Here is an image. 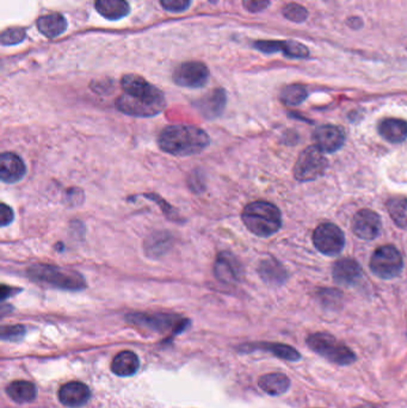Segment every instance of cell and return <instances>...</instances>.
Instances as JSON below:
<instances>
[{"instance_id": "cell-20", "label": "cell", "mask_w": 407, "mask_h": 408, "mask_svg": "<svg viewBox=\"0 0 407 408\" xmlns=\"http://www.w3.org/2000/svg\"><path fill=\"white\" fill-rule=\"evenodd\" d=\"M258 274L260 278L270 285H281L288 278L287 270L273 258H268L260 262Z\"/></svg>"}, {"instance_id": "cell-19", "label": "cell", "mask_w": 407, "mask_h": 408, "mask_svg": "<svg viewBox=\"0 0 407 408\" xmlns=\"http://www.w3.org/2000/svg\"><path fill=\"white\" fill-rule=\"evenodd\" d=\"M139 368V357L132 351H121L111 362V372L121 377L133 376Z\"/></svg>"}, {"instance_id": "cell-22", "label": "cell", "mask_w": 407, "mask_h": 408, "mask_svg": "<svg viewBox=\"0 0 407 408\" xmlns=\"http://www.w3.org/2000/svg\"><path fill=\"white\" fill-rule=\"evenodd\" d=\"M95 9L109 21L123 19L130 14V4L125 0H96Z\"/></svg>"}, {"instance_id": "cell-3", "label": "cell", "mask_w": 407, "mask_h": 408, "mask_svg": "<svg viewBox=\"0 0 407 408\" xmlns=\"http://www.w3.org/2000/svg\"><path fill=\"white\" fill-rule=\"evenodd\" d=\"M241 220L251 233L269 238L282 227V214L278 206L267 201H256L244 208Z\"/></svg>"}, {"instance_id": "cell-7", "label": "cell", "mask_w": 407, "mask_h": 408, "mask_svg": "<svg viewBox=\"0 0 407 408\" xmlns=\"http://www.w3.org/2000/svg\"><path fill=\"white\" fill-rule=\"evenodd\" d=\"M403 267V256L392 245L376 248L370 258V269L375 276L382 280L395 278L400 275Z\"/></svg>"}, {"instance_id": "cell-40", "label": "cell", "mask_w": 407, "mask_h": 408, "mask_svg": "<svg viewBox=\"0 0 407 408\" xmlns=\"http://www.w3.org/2000/svg\"><path fill=\"white\" fill-rule=\"evenodd\" d=\"M356 408H375L373 407V406H370V405H362V406H358V407Z\"/></svg>"}, {"instance_id": "cell-6", "label": "cell", "mask_w": 407, "mask_h": 408, "mask_svg": "<svg viewBox=\"0 0 407 408\" xmlns=\"http://www.w3.org/2000/svg\"><path fill=\"white\" fill-rule=\"evenodd\" d=\"M125 319L132 325L160 333L169 331L181 332L188 325V320L170 313H132Z\"/></svg>"}, {"instance_id": "cell-8", "label": "cell", "mask_w": 407, "mask_h": 408, "mask_svg": "<svg viewBox=\"0 0 407 408\" xmlns=\"http://www.w3.org/2000/svg\"><path fill=\"white\" fill-rule=\"evenodd\" d=\"M323 153L317 146L307 147L301 152L294 167V176L299 182H310L324 175L328 160Z\"/></svg>"}, {"instance_id": "cell-10", "label": "cell", "mask_w": 407, "mask_h": 408, "mask_svg": "<svg viewBox=\"0 0 407 408\" xmlns=\"http://www.w3.org/2000/svg\"><path fill=\"white\" fill-rule=\"evenodd\" d=\"M208 78L209 71L207 66L197 61L180 64L173 73L175 83L182 88H202L208 82Z\"/></svg>"}, {"instance_id": "cell-1", "label": "cell", "mask_w": 407, "mask_h": 408, "mask_svg": "<svg viewBox=\"0 0 407 408\" xmlns=\"http://www.w3.org/2000/svg\"><path fill=\"white\" fill-rule=\"evenodd\" d=\"M123 93L116 101V108L125 115L153 117L165 110L166 99L159 88L136 74H127L121 79Z\"/></svg>"}, {"instance_id": "cell-34", "label": "cell", "mask_w": 407, "mask_h": 408, "mask_svg": "<svg viewBox=\"0 0 407 408\" xmlns=\"http://www.w3.org/2000/svg\"><path fill=\"white\" fill-rule=\"evenodd\" d=\"M164 9L172 12H182L189 8L191 0H160Z\"/></svg>"}, {"instance_id": "cell-18", "label": "cell", "mask_w": 407, "mask_h": 408, "mask_svg": "<svg viewBox=\"0 0 407 408\" xmlns=\"http://www.w3.org/2000/svg\"><path fill=\"white\" fill-rule=\"evenodd\" d=\"M379 134L391 143H402L407 140V121L384 119L379 123Z\"/></svg>"}, {"instance_id": "cell-32", "label": "cell", "mask_w": 407, "mask_h": 408, "mask_svg": "<svg viewBox=\"0 0 407 408\" xmlns=\"http://www.w3.org/2000/svg\"><path fill=\"white\" fill-rule=\"evenodd\" d=\"M25 335V327L22 325L3 326L1 340L4 341H19Z\"/></svg>"}, {"instance_id": "cell-23", "label": "cell", "mask_w": 407, "mask_h": 408, "mask_svg": "<svg viewBox=\"0 0 407 408\" xmlns=\"http://www.w3.org/2000/svg\"><path fill=\"white\" fill-rule=\"evenodd\" d=\"M6 394L16 404H27L36 398V387L29 381H14L6 387Z\"/></svg>"}, {"instance_id": "cell-36", "label": "cell", "mask_w": 407, "mask_h": 408, "mask_svg": "<svg viewBox=\"0 0 407 408\" xmlns=\"http://www.w3.org/2000/svg\"><path fill=\"white\" fill-rule=\"evenodd\" d=\"M188 184H189L190 190H193L194 193H202L204 188H206L204 177L201 175V172H193V173L189 176Z\"/></svg>"}, {"instance_id": "cell-28", "label": "cell", "mask_w": 407, "mask_h": 408, "mask_svg": "<svg viewBox=\"0 0 407 408\" xmlns=\"http://www.w3.org/2000/svg\"><path fill=\"white\" fill-rule=\"evenodd\" d=\"M307 97H308L307 88L299 84L288 85L281 91V101L287 106H300L301 103L306 101Z\"/></svg>"}, {"instance_id": "cell-25", "label": "cell", "mask_w": 407, "mask_h": 408, "mask_svg": "<svg viewBox=\"0 0 407 408\" xmlns=\"http://www.w3.org/2000/svg\"><path fill=\"white\" fill-rule=\"evenodd\" d=\"M37 29L42 35L49 37V38H54L65 32L67 29V22L62 14H47V16H42L41 19H38Z\"/></svg>"}, {"instance_id": "cell-29", "label": "cell", "mask_w": 407, "mask_h": 408, "mask_svg": "<svg viewBox=\"0 0 407 408\" xmlns=\"http://www.w3.org/2000/svg\"><path fill=\"white\" fill-rule=\"evenodd\" d=\"M282 14L284 19L291 21L293 23H304L308 19V11L305 6L296 3L288 4L283 8Z\"/></svg>"}, {"instance_id": "cell-21", "label": "cell", "mask_w": 407, "mask_h": 408, "mask_svg": "<svg viewBox=\"0 0 407 408\" xmlns=\"http://www.w3.org/2000/svg\"><path fill=\"white\" fill-rule=\"evenodd\" d=\"M172 240V235L169 232H156L151 234L145 240V253L149 258H160L171 248Z\"/></svg>"}, {"instance_id": "cell-38", "label": "cell", "mask_w": 407, "mask_h": 408, "mask_svg": "<svg viewBox=\"0 0 407 408\" xmlns=\"http://www.w3.org/2000/svg\"><path fill=\"white\" fill-rule=\"evenodd\" d=\"M19 291H21V289H17V288H12V287H6V285H3V287H1V300L5 301L6 298L14 296V295L19 293Z\"/></svg>"}, {"instance_id": "cell-33", "label": "cell", "mask_w": 407, "mask_h": 408, "mask_svg": "<svg viewBox=\"0 0 407 408\" xmlns=\"http://www.w3.org/2000/svg\"><path fill=\"white\" fill-rule=\"evenodd\" d=\"M145 197L148 198V200H151L153 202L158 203V206H160V209H162V213L165 214V215L170 219V220L173 221H181V217H180V214L177 213L176 209L175 208H172L169 203L165 202L164 200L157 196L156 193H147V195H145Z\"/></svg>"}, {"instance_id": "cell-9", "label": "cell", "mask_w": 407, "mask_h": 408, "mask_svg": "<svg viewBox=\"0 0 407 408\" xmlns=\"http://www.w3.org/2000/svg\"><path fill=\"white\" fill-rule=\"evenodd\" d=\"M315 248L325 256H338L345 245V237L342 230L333 224H323L313 233Z\"/></svg>"}, {"instance_id": "cell-12", "label": "cell", "mask_w": 407, "mask_h": 408, "mask_svg": "<svg viewBox=\"0 0 407 408\" xmlns=\"http://www.w3.org/2000/svg\"><path fill=\"white\" fill-rule=\"evenodd\" d=\"M314 141L320 151L334 153L339 151L345 143V132L342 127L325 124L315 130Z\"/></svg>"}, {"instance_id": "cell-26", "label": "cell", "mask_w": 407, "mask_h": 408, "mask_svg": "<svg viewBox=\"0 0 407 408\" xmlns=\"http://www.w3.org/2000/svg\"><path fill=\"white\" fill-rule=\"evenodd\" d=\"M386 206L394 224L400 228H407V198L403 196L389 198Z\"/></svg>"}, {"instance_id": "cell-16", "label": "cell", "mask_w": 407, "mask_h": 408, "mask_svg": "<svg viewBox=\"0 0 407 408\" xmlns=\"http://www.w3.org/2000/svg\"><path fill=\"white\" fill-rule=\"evenodd\" d=\"M332 276L337 285L350 287L361 280L362 267L355 259L343 258L334 263Z\"/></svg>"}, {"instance_id": "cell-13", "label": "cell", "mask_w": 407, "mask_h": 408, "mask_svg": "<svg viewBox=\"0 0 407 408\" xmlns=\"http://www.w3.org/2000/svg\"><path fill=\"white\" fill-rule=\"evenodd\" d=\"M214 275L225 285L238 283L241 280V264L231 253L220 252L214 264Z\"/></svg>"}, {"instance_id": "cell-11", "label": "cell", "mask_w": 407, "mask_h": 408, "mask_svg": "<svg viewBox=\"0 0 407 408\" xmlns=\"http://www.w3.org/2000/svg\"><path fill=\"white\" fill-rule=\"evenodd\" d=\"M381 227L382 222L379 214L370 209L357 211L352 220V230L362 240H373L376 238Z\"/></svg>"}, {"instance_id": "cell-27", "label": "cell", "mask_w": 407, "mask_h": 408, "mask_svg": "<svg viewBox=\"0 0 407 408\" xmlns=\"http://www.w3.org/2000/svg\"><path fill=\"white\" fill-rule=\"evenodd\" d=\"M255 349L264 350L268 352L273 353V356L288 361V362H296L300 359V353L292 346L286 344H278V343H260L256 345Z\"/></svg>"}, {"instance_id": "cell-31", "label": "cell", "mask_w": 407, "mask_h": 408, "mask_svg": "<svg viewBox=\"0 0 407 408\" xmlns=\"http://www.w3.org/2000/svg\"><path fill=\"white\" fill-rule=\"evenodd\" d=\"M25 32L22 28H10L1 34V45L3 46H14L24 41Z\"/></svg>"}, {"instance_id": "cell-14", "label": "cell", "mask_w": 407, "mask_h": 408, "mask_svg": "<svg viewBox=\"0 0 407 408\" xmlns=\"http://www.w3.org/2000/svg\"><path fill=\"white\" fill-rule=\"evenodd\" d=\"M25 173L27 166L18 154L5 152L0 156V179L3 183H17L24 178Z\"/></svg>"}, {"instance_id": "cell-5", "label": "cell", "mask_w": 407, "mask_h": 408, "mask_svg": "<svg viewBox=\"0 0 407 408\" xmlns=\"http://www.w3.org/2000/svg\"><path fill=\"white\" fill-rule=\"evenodd\" d=\"M307 345L315 353L328 359L329 362L349 365L356 361V355L352 349L339 343L333 335L329 333H314L307 338Z\"/></svg>"}, {"instance_id": "cell-24", "label": "cell", "mask_w": 407, "mask_h": 408, "mask_svg": "<svg viewBox=\"0 0 407 408\" xmlns=\"http://www.w3.org/2000/svg\"><path fill=\"white\" fill-rule=\"evenodd\" d=\"M258 385L267 394L276 396L286 393L289 389L291 380L284 374L273 372L260 377L258 380Z\"/></svg>"}, {"instance_id": "cell-2", "label": "cell", "mask_w": 407, "mask_h": 408, "mask_svg": "<svg viewBox=\"0 0 407 408\" xmlns=\"http://www.w3.org/2000/svg\"><path fill=\"white\" fill-rule=\"evenodd\" d=\"M210 143L204 129L191 124H172L158 136L160 151L173 156H190L204 152Z\"/></svg>"}, {"instance_id": "cell-17", "label": "cell", "mask_w": 407, "mask_h": 408, "mask_svg": "<svg viewBox=\"0 0 407 408\" xmlns=\"http://www.w3.org/2000/svg\"><path fill=\"white\" fill-rule=\"evenodd\" d=\"M226 92L222 88H217L212 93L201 98L195 106L201 112V115L207 119H215L222 115L226 108Z\"/></svg>"}, {"instance_id": "cell-4", "label": "cell", "mask_w": 407, "mask_h": 408, "mask_svg": "<svg viewBox=\"0 0 407 408\" xmlns=\"http://www.w3.org/2000/svg\"><path fill=\"white\" fill-rule=\"evenodd\" d=\"M27 276L33 282L56 289L80 291L88 287L85 277L78 271L51 264H34L29 266Z\"/></svg>"}, {"instance_id": "cell-39", "label": "cell", "mask_w": 407, "mask_h": 408, "mask_svg": "<svg viewBox=\"0 0 407 408\" xmlns=\"http://www.w3.org/2000/svg\"><path fill=\"white\" fill-rule=\"evenodd\" d=\"M347 24L352 29H361L363 27V21L360 17H350L347 19Z\"/></svg>"}, {"instance_id": "cell-35", "label": "cell", "mask_w": 407, "mask_h": 408, "mask_svg": "<svg viewBox=\"0 0 407 408\" xmlns=\"http://www.w3.org/2000/svg\"><path fill=\"white\" fill-rule=\"evenodd\" d=\"M243 5L249 12L257 14L268 9L270 0H243Z\"/></svg>"}, {"instance_id": "cell-37", "label": "cell", "mask_w": 407, "mask_h": 408, "mask_svg": "<svg viewBox=\"0 0 407 408\" xmlns=\"http://www.w3.org/2000/svg\"><path fill=\"white\" fill-rule=\"evenodd\" d=\"M14 220V209L8 206L6 203H1V206H0V226L6 227V226L11 225Z\"/></svg>"}, {"instance_id": "cell-15", "label": "cell", "mask_w": 407, "mask_h": 408, "mask_svg": "<svg viewBox=\"0 0 407 408\" xmlns=\"http://www.w3.org/2000/svg\"><path fill=\"white\" fill-rule=\"evenodd\" d=\"M91 396V392L86 385L78 381H72L61 387L59 390V400L61 404L70 408L83 407Z\"/></svg>"}, {"instance_id": "cell-30", "label": "cell", "mask_w": 407, "mask_h": 408, "mask_svg": "<svg viewBox=\"0 0 407 408\" xmlns=\"http://www.w3.org/2000/svg\"><path fill=\"white\" fill-rule=\"evenodd\" d=\"M283 56L289 59H306L310 56L308 48L300 42L283 41Z\"/></svg>"}]
</instances>
